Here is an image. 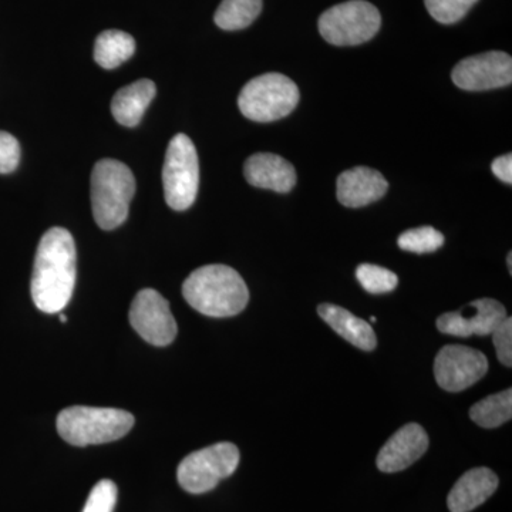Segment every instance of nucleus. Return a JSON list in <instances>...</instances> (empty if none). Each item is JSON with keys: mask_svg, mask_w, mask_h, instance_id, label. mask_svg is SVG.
<instances>
[{"mask_svg": "<svg viewBox=\"0 0 512 512\" xmlns=\"http://www.w3.org/2000/svg\"><path fill=\"white\" fill-rule=\"evenodd\" d=\"M76 244L67 229H49L37 247L33 266L32 299L36 308L57 313L72 299L76 284Z\"/></svg>", "mask_w": 512, "mask_h": 512, "instance_id": "f257e3e1", "label": "nucleus"}, {"mask_svg": "<svg viewBox=\"0 0 512 512\" xmlns=\"http://www.w3.org/2000/svg\"><path fill=\"white\" fill-rule=\"evenodd\" d=\"M185 301L210 318H229L247 308L248 286L235 269L227 265H205L195 269L183 285Z\"/></svg>", "mask_w": 512, "mask_h": 512, "instance_id": "f03ea898", "label": "nucleus"}, {"mask_svg": "<svg viewBox=\"0 0 512 512\" xmlns=\"http://www.w3.org/2000/svg\"><path fill=\"white\" fill-rule=\"evenodd\" d=\"M136 192V178L126 164L103 158L92 173V208L94 220L104 231L126 222L130 202Z\"/></svg>", "mask_w": 512, "mask_h": 512, "instance_id": "7ed1b4c3", "label": "nucleus"}, {"mask_svg": "<svg viewBox=\"0 0 512 512\" xmlns=\"http://www.w3.org/2000/svg\"><path fill=\"white\" fill-rule=\"evenodd\" d=\"M133 426V414L107 407H67L57 416L60 437L77 447L96 446L123 439Z\"/></svg>", "mask_w": 512, "mask_h": 512, "instance_id": "20e7f679", "label": "nucleus"}, {"mask_svg": "<svg viewBox=\"0 0 512 512\" xmlns=\"http://www.w3.org/2000/svg\"><path fill=\"white\" fill-rule=\"evenodd\" d=\"M301 93L293 80L281 73H266L245 84L238 107L247 119L272 123L284 119L298 106Z\"/></svg>", "mask_w": 512, "mask_h": 512, "instance_id": "39448f33", "label": "nucleus"}, {"mask_svg": "<svg viewBox=\"0 0 512 512\" xmlns=\"http://www.w3.org/2000/svg\"><path fill=\"white\" fill-rule=\"evenodd\" d=\"M165 201L174 211H185L194 204L200 187V163L191 138L177 134L171 138L163 167Z\"/></svg>", "mask_w": 512, "mask_h": 512, "instance_id": "423d86ee", "label": "nucleus"}, {"mask_svg": "<svg viewBox=\"0 0 512 512\" xmlns=\"http://www.w3.org/2000/svg\"><path fill=\"white\" fill-rule=\"evenodd\" d=\"M382 25L375 5L366 0H349L326 10L319 19V32L335 46H357L369 42Z\"/></svg>", "mask_w": 512, "mask_h": 512, "instance_id": "0eeeda50", "label": "nucleus"}, {"mask_svg": "<svg viewBox=\"0 0 512 512\" xmlns=\"http://www.w3.org/2000/svg\"><path fill=\"white\" fill-rule=\"evenodd\" d=\"M239 458L238 447L232 443H217L194 451L178 466V483L187 493H208L235 473Z\"/></svg>", "mask_w": 512, "mask_h": 512, "instance_id": "6e6552de", "label": "nucleus"}, {"mask_svg": "<svg viewBox=\"0 0 512 512\" xmlns=\"http://www.w3.org/2000/svg\"><path fill=\"white\" fill-rule=\"evenodd\" d=\"M488 372V360L480 350L461 345H447L434 360V376L446 392H463Z\"/></svg>", "mask_w": 512, "mask_h": 512, "instance_id": "1a4fd4ad", "label": "nucleus"}, {"mask_svg": "<svg viewBox=\"0 0 512 512\" xmlns=\"http://www.w3.org/2000/svg\"><path fill=\"white\" fill-rule=\"evenodd\" d=\"M130 323L138 335L153 346L170 345L178 332L170 303L154 289L137 293L131 303Z\"/></svg>", "mask_w": 512, "mask_h": 512, "instance_id": "9d476101", "label": "nucleus"}, {"mask_svg": "<svg viewBox=\"0 0 512 512\" xmlns=\"http://www.w3.org/2000/svg\"><path fill=\"white\" fill-rule=\"evenodd\" d=\"M451 79L457 87L467 92H484L510 86L511 56L504 52H487L467 57L456 64Z\"/></svg>", "mask_w": 512, "mask_h": 512, "instance_id": "9b49d317", "label": "nucleus"}, {"mask_svg": "<svg viewBox=\"0 0 512 512\" xmlns=\"http://www.w3.org/2000/svg\"><path fill=\"white\" fill-rule=\"evenodd\" d=\"M473 313L448 312L437 318V329L444 335L457 336V338H470V336H488L507 318V309L503 303L495 299L483 298L470 303Z\"/></svg>", "mask_w": 512, "mask_h": 512, "instance_id": "f8f14e48", "label": "nucleus"}, {"mask_svg": "<svg viewBox=\"0 0 512 512\" xmlns=\"http://www.w3.org/2000/svg\"><path fill=\"white\" fill-rule=\"evenodd\" d=\"M429 436L417 423H409L397 430L379 451L376 464L383 473H399L420 460L429 450Z\"/></svg>", "mask_w": 512, "mask_h": 512, "instance_id": "ddd939ff", "label": "nucleus"}, {"mask_svg": "<svg viewBox=\"0 0 512 512\" xmlns=\"http://www.w3.org/2000/svg\"><path fill=\"white\" fill-rule=\"evenodd\" d=\"M389 183L382 173L369 167L343 171L338 178V200L348 208L366 207L384 197Z\"/></svg>", "mask_w": 512, "mask_h": 512, "instance_id": "4468645a", "label": "nucleus"}, {"mask_svg": "<svg viewBox=\"0 0 512 512\" xmlns=\"http://www.w3.org/2000/svg\"><path fill=\"white\" fill-rule=\"evenodd\" d=\"M244 175L254 187L281 194L291 191L296 184L293 165L285 158L271 153H258L249 157L244 165Z\"/></svg>", "mask_w": 512, "mask_h": 512, "instance_id": "2eb2a0df", "label": "nucleus"}, {"mask_svg": "<svg viewBox=\"0 0 512 512\" xmlns=\"http://www.w3.org/2000/svg\"><path fill=\"white\" fill-rule=\"evenodd\" d=\"M498 488V477L487 467L473 468L458 478L447 497L451 512H471L484 504Z\"/></svg>", "mask_w": 512, "mask_h": 512, "instance_id": "dca6fc26", "label": "nucleus"}, {"mask_svg": "<svg viewBox=\"0 0 512 512\" xmlns=\"http://www.w3.org/2000/svg\"><path fill=\"white\" fill-rule=\"evenodd\" d=\"M318 313L320 318L335 330L343 339L348 340L353 346L365 352H372L376 349L377 338L375 330L366 320L357 318L348 309L332 303L319 305Z\"/></svg>", "mask_w": 512, "mask_h": 512, "instance_id": "f3484780", "label": "nucleus"}, {"mask_svg": "<svg viewBox=\"0 0 512 512\" xmlns=\"http://www.w3.org/2000/svg\"><path fill=\"white\" fill-rule=\"evenodd\" d=\"M156 84L148 79L123 87L114 94L111 101V113L121 126L136 127L143 119L147 107L156 97Z\"/></svg>", "mask_w": 512, "mask_h": 512, "instance_id": "a211bd4d", "label": "nucleus"}, {"mask_svg": "<svg viewBox=\"0 0 512 512\" xmlns=\"http://www.w3.org/2000/svg\"><path fill=\"white\" fill-rule=\"evenodd\" d=\"M136 52V40L121 30H106L97 37L94 60L103 69H116Z\"/></svg>", "mask_w": 512, "mask_h": 512, "instance_id": "6ab92c4d", "label": "nucleus"}, {"mask_svg": "<svg viewBox=\"0 0 512 512\" xmlns=\"http://www.w3.org/2000/svg\"><path fill=\"white\" fill-rule=\"evenodd\" d=\"M470 417L483 429L503 426L512 417V390L491 394L470 409Z\"/></svg>", "mask_w": 512, "mask_h": 512, "instance_id": "aec40b11", "label": "nucleus"}, {"mask_svg": "<svg viewBox=\"0 0 512 512\" xmlns=\"http://www.w3.org/2000/svg\"><path fill=\"white\" fill-rule=\"evenodd\" d=\"M262 10V0H222L214 20L222 30H241L254 23Z\"/></svg>", "mask_w": 512, "mask_h": 512, "instance_id": "412c9836", "label": "nucleus"}, {"mask_svg": "<svg viewBox=\"0 0 512 512\" xmlns=\"http://www.w3.org/2000/svg\"><path fill=\"white\" fill-rule=\"evenodd\" d=\"M399 248L414 254L436 252L444 245V235L433 227H420L403 232L397 239Z\"/></svg>", "mask_w": 512, "mask_h": 512, "instance_id": "4be33fe9", "label": "nucleus"}, {"mask_svg": "<svg viewBox=\"0 0 512 512\" xmlns=\"http://www.w3.org/2000/svg\"><path fill=\"white\" fill-rule=\"evenodd\" d=\"M356 278L363 289L373 295L392 292L399 284V278L394 272L372 264L360 265L356 271Z\"/></svg>", "mask_w": 512, "mask_h": 512, "instance_id": "5701e85b", "label": "nucleus"}, {"mask_svg": "<svg viewBox=\"0 0 512 512\" xmlns=\"http://www.w3.org/2000/svg\"><path fill=\"white\" fill-rule=\"evenodd\" d=\"M478 0H424L431 18L443 25L460 22Z\"/></svg>", "mask_w": 512, "mask_h": 512, "instance_id": "b1692460", "label": "nucleus"}, {"mask_svg": "<svg viewBox=\"0 0 512 512\" xmlns=\"http://www.w3.org/2000/svg\"><path fill=\"white\" fill-rule=\"evenodd\" d=\"M117 503V485L111 480H101L94 485L83 512H113Z\"/></svg>", "mask_w": 512, "mask_h": 512, "instance_id": "393cba45", "label": "nucleus"}, {"mask_svg": "<svg viewBox=\"0 0 512 512\" xmlns=\"http://www.w3.org/2000/svg\"><path fill=\"white\" fill-rule=\"evenodd\" d=\"M493 336L494 348L497 350L498 360L503 363L504 366H512V319L507 316L493 330L491 333Z\"/></svg>", "mask_w": 512, "mask_h": 512, "instance_id": "a878e982", "label": "nucleus"}, {"mask_svg": "<svg viewBox=\"0 0 512 512\" xmlns=\"http://www.w3.org/2000/svg\"><path fill=\"white\" fill-rule=\"evenodd\" d=\"M20 144L12 134L0 131V174H9L18 168Z\"/></svg>", "mask_w": 512, "mask_h": 512, "instance_id": "bb28decb", "label": "nucleus"}, {"mask_svg": "<svg viewBox=\"0 0 512 512\" xmlns=\"http://www.w3.org/2000/svg\"><path fill=\"white\" fill-rule=\"evenodd\" d=\"M491 170L495 177L500 178L503 183L511 185L512 184V156L511 154H505V156H501L495 158L493 164H491Z\"/></svg>", "mask_w": 512, "mask_h": 512, "instance_id": "cd10ccee", "label": "nucleus"}, {"mask_svg": "<svg viewBox=\"0 0 512 512\" xmlns=\"http://www.w3.org/2000/svg\"><path fill=\"white\" fill-rule=\"evenodd\" d=\"M507 261H508V269H510V274H511V272H512V254H511V252H510V254H508Z\"/></svg>", "mask_w": 512, "mask_h": 512, "instance_id": "c85d7f7f", "label": "nucleus"}, {"mask_svg": "<svg viewBox=\"0 0 512 512\" xmlns=\"http://www.w3.org/2000/svg\"><path fill=\"white\" fill-rule=\"evenodd\" d=\"M60 322H62V323H66L67 322V316L63 315V313H62V315H60Z\"/></svg>", "mask_w": 512, "mask_h": 512, "instance_id": "c756f323", "label": "nucleus"}, {"mask_svg": "<svg viewBox=\"0 0 512 512\" xmlns=\"http://www.w3.org/2000/svg\"><path fill=\"white\" fill-rule=\"evenodd\" d=\"M370 320H372V323H376V318H375V316H373V318H370Z\"/></svg>", "mask_w": 512, "mask_h": 512, "instance_id": "7c9ffc66", "label": "nucleus"}]
</instances>
